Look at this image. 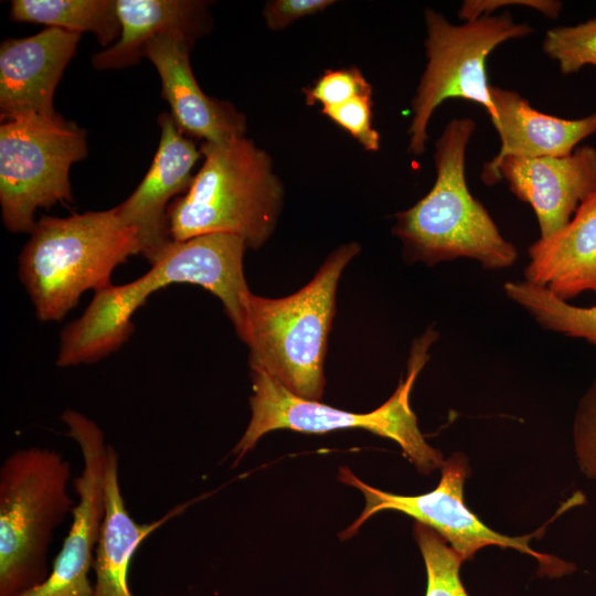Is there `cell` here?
Segmentation results:
<instances>
[{"label": "cell", "mask_w": 596, "mask_h": 596, "mask_svg": "<svg viewBox=\"0 0 596 596\" xmlns=\"http://www.w3.org/2000/svg\"><path fill=\"white\" fill-rule=\"evenodd\" d=\"M333 3L331 0H274L265 4L263 15L267 26L277 31L298 19L321 12Z\"/></svg>", "instance_id": "484cf974"}, {"label": "cell", "mask_w": 596, "mask_h": 596, "mask_svg": "<svg viewBox=\"0 0 596 596\" xmlns=\"http://www.w3.org/2000/svg\"><path fill=\"white\" fill-rule=\"evenodd\" d=\"M86 155L85 130L60 114L2 120L0 204L4 226L30 234L40 207L73 201L70 169Z\"/></svg>", "instance_id": "ba28073f"}, {"label": "cell", "mask_w": 596, "mask_h": 596, "mask_svg": "<svg viewBox=\"0 0 596 596\" xmlns=\"http://www.w3.org/2000/svg\"><path fill=\"white\" fill-rule=\"evenodd\" d=\"M61 417L67 436L82 454L83 468L73 482L78 500L47 578L19 596H93L94 593L89 572L105 514L108 444L100 427L86 415L66 409Z\"/></svg>", "instance_id": "30bf717a"}, {"label": "cell", "mask_w": 596, "mask_h": 596, "mask_svg": "<svg viewBox=\"0 0 596 596\" xmlns=\"http://www.w3.org/2000/svg\"><path fill=\"white\" fill-rule=\"evenodd\" d=\"M503 290L543 329L572 338H582L596 345V306L571 305L546 288L525 280L507 281Z\"/></svg>", "instance_id": "ffe728a7"}, {"label": "cell", "mask_w": 596, "mask_h": 596, "mask_svg": "<svg viewBox=\"0 0 596 596\" xmlns=\"http://www.w3.org/2000/svg\"><path fill=\"white\" fill-rule=\"evenodd\" d=\"M158 123L161 137L148 172L131 195L115 207L119 219L137 232L140 254L151 265L172 242L167 216L169 201L188 191L193 167L201 157L169 113H162Z\"/></svg>", "instance_id": "7c38bea8"}, {"label": "cell", "mask_w": 596, "mask_h": 596, "mask_svg": "<svg viewBox=\"0 0 596 596\" xmlns=\"http://www.w3.org/2000/svg\"><path fill=\"white\" fill-rule=\"evenodd\" d=\"M189 504H178L152 522H136L123 497L118 454L108 445L105 514L93 562V596H134L129 586V567L139 545L160 526L180 515Z\"/></svg>", "instance_id": "e0dca14e"}, {"label": "cell", "mask_w": 596, "mask_h": 596, "mask_svg": "<svg viewBox=\"0 0 596 596\" xmlns=\"http://www.w3.org/2000/svg\"><path fill=\"white\" fill-rule=\"evenodd\" d=\"M414 538L426 566V596H469L460 579L462 557L437 532L416 521Z\"/></svg>", "instance_id": "44dd1931"}, {"label": "cell", "mask_w": 596, "mask_h": 596, "mask_svg": "<svg viewBox=\"0 0 596 596\" xmlns=\"http://www.w3.org/2000/svg\"><path fill=\"white\" fill-rule=\"evenodd\" d=\"M573 441L582 472L596 479V377L582 396L573 423Z\"/></svg>", "instance_id": "cb8c5ba5"}, {"label": "cell", "mask_w": 596, "mask_h": 596, "mask_svg": "<svg viewBox=\"0 0 596 596\" xmlns=\"http://www.w3.org/2000/svg\"><path fill=\"white\" fill-rule=\"evenodd\" d=\"M468 475L465 456L454 454L441 466L437 487L419 496H400L376 489L360 480L347 467L339 469V480L360 490L365 507L359 518L341 533L349 539L373 514L397 511L412 517L437 532L464 561L488 545L510 547L533 556L540 562V573L558 577L575 571L572 563L531 549L529 541L539 532L524 536H508L487 526L465 503L464 483Z\"/></svg>", "instance_id": "9c48e42d"}, {"label": "cell", "mask_w": 596, "mask_h": 596, "mask_svg": "<svg viewBox=\"0 0 596 596\" xmlns=\"http://www.w3.org/2000/svg\"><path fill=\"white\" fill-rule=\"evenodd\" d=\"M438 333L429 327L415 339L407 363V373L392 396L369 413H352L319 401L299 397L273 376L251 366L252 395L249 423L232 449L234 464L252 450L267 433L290 429L322 434L338 429L362 428L389 438L402 448L404 456L423 473L441 468L445 460L439 450L429 446L422 435L409 396L415 380L429 359L428 349Z\"/></svg>", "instance_id": "5b68a950"}, {"label": "cell", "mask_w": 596, "mask_h": 596, "mask_svg": "<svg viewBox=\"0 0 596 596\" xmlns=\"http://www.w3.org/2000/svg\"><path fill=\"white\" fill-rule=\"evenodd\" d=\"M304 94L308 105L320 103L326 108L355 96L372 95V88L356 67H348L324 72Z\"/></svg>", "instance_id": "603a6c76"}, {"label": "cell", "mask_w": 596, "mask_h": 596, "mask_svg": "<svg viewBox=\"0 0 596 596\" xmlns=\"http://www.w3.org/2000/svg\"><path fill=\"white\" fill-rule=\"evenodd\" d=\"M371 95L355 96L343 104L322 108L337 125L345 129L368 151H377L380 135L372 126Z\"/></svg>", "instance_id": "d4e9b609"}, {"label": "cell", "mask_w": 596, "mask_h": 596, "mask_svg": "<svg viewBox=\"0 0 596 596\" xmlns=\"http://www.w3.org/2000/svg\"><path fill=\"white\" fill-rule=\"evenodd\" d=\"M19 257V276L41 321H58L81 296L110 285L114 269L140 254L137 232L116 209L42 216Z\"/></svg>", "instance_id": "7a4b0ae2"}, {"label": "cell", "mask_w": 596, "mask_h": 596, "mask_svg": "<svg viewBox=\"0 0 596 596\" xmlns=\"http://www.w3.org/2000/svg\"><path fill=\"white\" fill-rule=\"evenodd\" d=\"M14 22L45 24L71 32H91L103 46L118 40L120 23L116 0H14Z\"/></svg>", "instance_id": "d6986e66"}, {"label": "cell", "mask_w": 596, "mask_h": 596, "mask_svg": "<svg viewBox=\"0 0 596 596\" xmlns=\"http://www.w3.org/2000/svg\"><path fill=\"white\" fill-rule=\"evenodd\" d=\"M72 466L61 453L19 448L0 467V596H19L43 583L53 534L72 513Z\"/></svg>", "instance_id": "8992f818"}, {"label": "cell", "mask_w": 596, "mask_h": 596, "mask_svg": "<svg viewBox=\"0 0 596 596\" xmlns=\"http://www.w3.org/2000/svg\"><path fill=\"white\" fill-rule=\"evenodd\" d=\"M475 129L471 118L447 124L435 145L433 188L415 205L396 214L393 234L401 240L408 262L433 266L467 257L485 269L498 270L517 260L515 246L501 235L467 185L466 150Z\"/></svg>", "instance_id": "6da1fadb"}, {"label": "cell", "mask_w": 596, "mask_h": 596, "mask_svg": "<svg viewBox=\"0 0 596 596\" xmlns=\"http://www.w3.org/2000/svg\"><path fill=\"white\" fill-rule=\"evenodd\" d=\"M118 40L92 57L97 70L134 65L153 39L177 34L192 42L209 30L207 3L198 0H116Z\"/></svg>", "instance_id": "ac0fdd59"}, {"label": "cell", "mask_w": 596, "mask_h": 596, "mask_svg": "<svg viewBox=\"0 0 596 596\" xmlns=\"http://www.w3.org/2000/svg\"><path fill=\"white\" fill-rule=\"evenodd\" d=\"M359 252L358 243L338 247L306 286L287 297L251 292L242 340L249 348V366L263 370L299 397L320 401L338 281Z\"/></svg>", "instance_id": "277c9868"}, {"label": "cell", "mask_w": 596, "mask_h": 596, "mask_svg": "<svg viewBox=\"0 0 596 596\" xmlns=\"http://www.w3.org/2000/svg\"><path fill=\"white\" fill-rule=\"evenodd\" d=\"M193 43L181 35L166 34L151 40L143 50V56L158 71L172 119L181 131L205 142L245 137L244 115L232 104L209 97L195 81L190 64Z\"/></svg>", "instance_id": "5bb4252c"}, {"label": "cell", "mask_w": 596, "mask_h": 596, "mask_svg": "<svg viewBox=\"0 0 596 596\" xmlns=\"http://www.w3.org/2000/svg\"><path fill=\"white\" fill-rule=\"evenodd\" d=\"M543 51L558 62L563 74L576 73L586 65L596 67V19L549 30Z\"/></svg>", "instance_id": "7402d4cb"}, {"label": "cell", "mask_w": 596, "mask_h": 596, "mask_svg": "<svg viewBox=\"0 0 596 596\" xmlns=\"http://www.w3.org/2000/svg\"><path fill=\"white\" fill-rule=\"evenodd\" d=\"M505 6H523L540 11L549 18H557L562 2L553 0H468L458 11L461 20L469 21L482 15H490L494 10Z\"/></svg>", "instance_id": "4316f807"}, {"label": "cell", "mask_w": 596, "mask_h": 596, "mask_svg": "<svg viewBox=\"0 0 596 596\" xmlns=\"http://www.w3.org/2000/svg\"><path fill=\"white\" fill-rule=\"evenodd\" d=\"M505 180L510 191L533 209L540 237L563 228L578 205L596 191V148L578 146L565 157H507L481 172V181L493 185Z\"/></svg>", "instance_id": "8fae6325"}, {"label": "cell", "mask_w": 596, "mask_h": 596, "mask_svg": "<svg viewBox=\"0 0 596 596\" xmlns=\"http://www.w3.org/2000/svg\"><path fill=\"white\" fill-rule=\"evenodd\" d=\"M490 92L496 109L491 123L501 147L498 155L483 164V170L507 157H565L581 141L596 134V111L583 118L565 119L534 109L514 91L491 85Z\"/></svg>", "instance_id": "2e32d148"}, {"label": "cell", "mask_w": 596, "mask_h": 596, "mask_svg": "<svg viewBox=\"0 0 596 596\" xmlns=\"http://www.w3.org/2000/svg\"><path fill=\"white\" fill-rule=\"evenodd\" d=\"M525 281L568 301L596 292V191L577 207L571 221L528 248Z\"/></svg>", "instance_id": "9a60e30c"}, {"label": "cell", "mask_w": 596, "mask_h": 596, "mask_svg": "<svg viewBox=\"0 0 596 596\" xmlns=\"http://www.w3.org/2000/svg\"><path fill=\"white\" fill-rule=\"evenodd\" d=\"M81 33L46 28L0 45L1 120L22 116L52 118L55 88L76 52Z\"/></svg>", "instance_id": "4fadbf2b"}, {"label": "cell", "mask_w": 596, "mask_h": 596, "mask_svg": "<svg viewBox=\"0 0 596 596\" xmlns=\"http://www.w3.org/2000/svg\"><path fill=\"white\" fill-rule=\"evenodd\" d=\"M427 64L412 99L408 151L425 152L427 126L436 108L449 98L481 105L490 119L496 116L487 58L501 43L523 38L533 30L508 13L482 15L453 24L433 9L425 10Z\"/></svg>", "instance_id": "52a82bcc"}, {"label": "cell", "mask_w": 596, "mask_h": 596, "mask_svg": "<svg viewBox=\"0 0 596 596\" xmlns=\"http://www.w3.org/2000/svg\"><path fill=\"white\" fill-rule=\"evenodd\" d=\"M200 151L202 167L187 193L168 207L172 241L223 233L260 247L277 224L284 195L270 157L245 137L204 141Z\"/></svg>", "instance_id": "3957f363"}]
</instances>
